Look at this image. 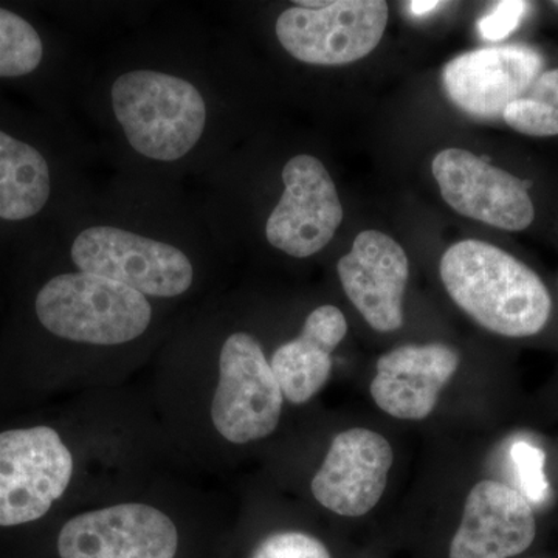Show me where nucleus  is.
Segmentation results:
<instances>
[{"mask_svg": "<svg viewBox=\"0 0 558 558\" xmlns=\"http://www.w3.org/2000/svg\"><path fill=\"white\" fill-rule=\"evenodd\" d=\"M337 271L344 293L371 328L379 332L402 328L410 263L398 241L381 231H362Z\"/></svg>", "mask_w": 558, "mask_h": 558, "instance_id": "ddd939ff", "label": "nucleus"}, {"mask_svg": "<svg viewBox=\"0 0 558 558\" xmlns=\"http://www.w3.org/2000/svg\"><path fill=\"white\" fill-rule=\"evenodd\" d=\"M461 357L442 343L405 344L377 360L371 396L381 411L402 421L427 418Z\"/></svg>", "mask_w": 558, "mask_h": 558, "instance_id": "2eb2a0df", "label": "nucleus"}, {"mask_svg": "<svg viewBox=\"0 0 558 558\" xmlns=\"http://www.w3.org/2000/svg\"><path fill=\"white\" fill-rule=\"evenodd\" d=\"M347 333L343 312L325 304L306 318L300 337L277 349L270 366L290 403L303 405L325 388L332 373V352Z\"/></svg>", "mask_w": 558, "mask_h": 558, "instance_id": "dca6fc26", "label": "nucleus"}, {"mask_svg": "<svg viewBox=\"0 0 558 558\" xmlns=\"http://www.w3.org/2000/svg\"><path fill=\"white\" fill-rule=\"evenodd\" d=\"M110 97L128 142L149 159H182L204 134L207 105L190 81L134 70L117 78Z\"/></svg>", "mask_w": 558, "mask_h": 558, "instance_id": "f03ea898", "label": "nucleus"}, {"mask_svg": "<svg viewBox=\"0 0 558 558\" xmlns=\"http://www.w3.org/2000/svg\"><path fill=\"white\" fill-rule=\"evenodd\" d=\"M252 558H332L328 548L304 532H277L264 539Z\"/></svg>", "mask_w": 558, "mask_h": 558, "instance_id": "412c9836", "label": "nucleus"}, {"mask_svg": "<svg viewBox=\"0 0 558 558\" xmlns=\"http://www.w3.org/2000/svg\"><path fill=\"white\" fill-rule=\"evenodd\" d=\"M73 458L50 427L0 433V526L39 520L68 490Z\"/></svg>", "mask_w": 558, "mask_h": 558, "instance_id": "39448f33", "label": "nucleus"}, {"mask_svg": "<svg viewBox=\"0 0 558 558\" xmlns=\"http://www.w3.org/2000/svg\"><path fill=\"white\" fill-rule=\"evenodd\" d=\"M279 387L259 341L245 332L230 336L219 357V384L211 421L233 444L264 439L277 429L282 413Z\"/></svg>", "mask_w": 558, "mask_h": 558, "instance_id": "20e7f679", "label": "nucleus"}, {"mask_svg": "<svg viewBox=\"0 0 558 558\" xmlns=\"http://www.w3.org/2000/svg\"><path fill=\"white\" fill-rule=\"evenodd\" d=\"M553 5L557 7V9H558V2H553Z\"/></svg>", "mask_w": 558, "mask_h": 558, "instance_id": "b1692460", "label": "nucleus"}, {"mask_svg": "<svg viewBox=\"0 0 558 558\" xmlns=\"http://www.w3.org/2000/svg\"><path fill=\"white\" fill-rule=\"evenodd\" d=\"M81 271L119 281L142 295L172 299L191 288L193 264L182 250L116 227H90L72 245Z\"/></svg>", "mask_w": 558, "mask_h": 558, "instance_id": "0eeeda50", "label": "nucleus"}, {"mask_svg": "<svg viewBox=\"0 0 558 558\" xmlns=\"http://www.w3.org/2000/svg\"><path fill=\"white\" fill-rule=\"evenodd\" d=\"M388 24L384 0H336L319 9L282 11L275 32L295 60L312 65H343L368 57Z\"/></svg>", "mask_w": 558, "mask_h": 558, "instance_id": "423d86ee", "label": "nucleus"}, {"mask_svg": "<svg viewBox=\"0 0 558 558\" xmlns=\"http://www.w3.org/2000/svg\"><path fill=\"white\" fill-rule=\"evenodd\" d=\"M531 3L523 0H501L478 21V32L488 43H499L520 27Z\"/></svg>", "mask_w": 558, "mask_h": 558, "instance_id": "4be33fe9", "label": "nucleus"}, {"mask_svg": "<svg viewBox=\"0 0 558 558\" xmlns=\"http://www.w3.org/2000/svg\"><path fill=\"white\" fill-rule=\"evenodd\" d=\"M35 307L40 325L53 336L105 347L138 339L153 317L137 290L87 271L51 278Z\"/></svg>", "mask_w": 558, "mask_h": 558, "instance_id": "7ed1b4c3", "label": "nucleus"}, {"mask_svg": "<svg viewBox=\"0 0 558 558\" xmlns=\"http://www.w3.org/2000/svg\"><path fill=\"white\" fill-rule=\"evenodd\" d=\"M392 462L395 451L380 433L368 428L341 432L312 480V495L337 515H366L384 497Z\"/></svg>", "mask_w": 558, "mask_h": 558, "instance_id": "f8f14e48", "label": "nucleus"}, {"mask_svg": "<svg viewBox=\"0 0 558 558\" xmlns=\"http://www.w3.org/2000/svg\"><path fill=\"white\" fill-rule=\"evenodd\" d=\"M534 510L521 492L499 481H480L465 499L449 558H510L531 548Z\"/></svg>", "mask_w": 558, "mask_h": 558, "instance_id": "4468645a", "label": "nucleus"}, {"mask_svg": "<svg viewBox=\"0 0 558 558\" xmlns=\"http://www.w3.org/2000/svg\"><path fill=\"white\" fill-rule=\"evenodd\" d=\"M439 270L450 299L490 332L526 339L549 323L553 299L545 282L497 245L459 241L444 253Z\"/></svg>", "mask_w": 558, "mask_h": 558, "instance_id": "f257e3e1", "label": "nucleus"}, {"mask_svg": "<svg viewBox=\"0 0 558 558\" xmlns=\"http://www.w3.org/2000/svg\"><path fill=\"white\" fill-rule=\"evenodd\" d=\"M178 546L170 517L140 502L81 513L58 537L61 558H174Z\"/></svg>", "mask_w": 558, "mask_h": 558, "instance_id": "9d476101", "label": "nucleus"}, {"mask_svg": "<svg viewBox=\"0 0 558 558\" xmlns=\"http://www.w3.org/2000/svg\"><path fill=\"white\" fill-rule=\"evenodd\" d=\"M284 193L266 226L270 245L293 258H310L326 247L343 222L336 183L317 157L300 154L282 170Z\"/></svg>", "mask_w": 558, "mask_h": 558, "instance_id": "6e6552de", "label": "nucleus"}, {"mask_svg": "<svg viewBox=\"0 0 558 558\" xmlns=\"http://www.w3.org/2000/svg\"><path fill=\"white\" fill-rule=\"evenodd\" d=\"M502 120L529 137H557L558 68L543 70L526 94L506 108Z\"/></svg>", "mask_w": 558, "mask_h": 558, "instance_id": "a211bd4d", "label": "nucleus"}, {"mask_svg": "<svg viewBox=\"0 0 558 558\" xmlns=\"http://www.w3.org/2000/svg\"><path fill=\"white\" fill-rule=\"evenodd\" d=\"M510 458L519 475L523 497L542 505L549 495V483L545 475V451L526 440H519L510 449Z\"/></svg>", "mask_w": 558, "mask_h": 558, "instance_id": "aec40b11", "label": "nucleus"}, {"mask_svg": "<svg viewBox=\"0 0 558 558\" xmlns=\"http://www.w3.org/2000/svg\"><path fill=\"white\" fill-rule=\"evenodd\" d=\"M43 57V39L31 22L0 7V78L35 72Z\"/></svg>", "mask_w": 558, "mask_h": 558, "instance_id": "6ab92c4d", "label": "nucleus"}, {"mask_svg": "<svg viewBox=\"0 0 558 558\" xmlns=\"http://www.w3.org/2000/svg\"><path fill=\"white\" fill-rule=\"evenodd\" d=\"M49 163L28 143L0 131V219L38 215L50 197Z\"/></svg>", "mask_w": 558, "mask_h": 558, "instance_id": "f3484780", "label": "nucleus"}, {"mask_svg": "<svg viewBox=\"0 0 558 558\" xmlns=\"http://www.w3.org/2000/svg\"><path fill=\"white\" fill-rule=\"evenodd\" d=\"M432 170L442 199L459 215L506 231H523L534 222L535 205L526 183L475 154L440 150Z\"/></svg>", "mask_w": 558, "mask_h": 558, "instance_id": "1a4fd4ad", "label": "nucleus"}, {"mask_svg": "<svg viewBox=\"0 0 558 558\" xmlns=\"http://www.w3.org/2000/svg\"><path fill=\"white\" fill-rule=\"evenodd\" d=\"M444 5L446 2H438V0H413L410 2V11L413 16L421 17Z\"/></svg>", "mask_w": 558, "mask_h": 558, "instance_id": "5701e85b", "label": "nucleus"}, {"mask_svg": "<svg viewBox=\"0 0 558 558\" xmlns=\"http://www.w3.org/2000/svg\"><path fill=\"white\" fill-rule=\"evenodd\" d=\"M545 60L524 44L468 51L447 62L442 86L457 108L475 119H502L538 78Z\"/></svg>", "mask_w": 558, "mask_h": 558, "instance_id": "9b49d317", "label": "nucleus"}]
</instances>
